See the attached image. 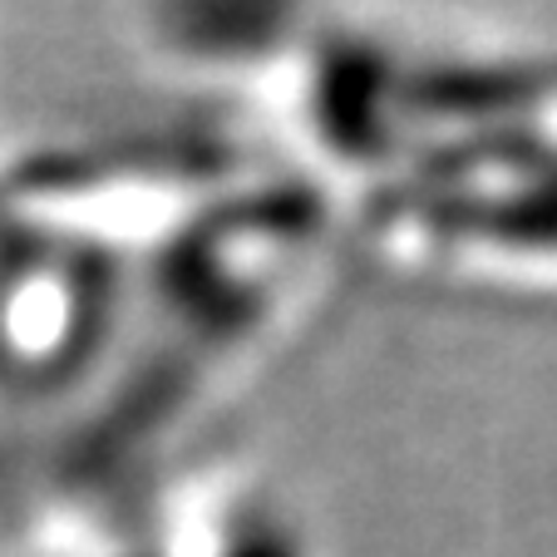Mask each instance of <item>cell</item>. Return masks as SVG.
I'll list each match as a JSON object with an SVG mask.
<instances>
[{"label":"cell","instance_id":"1","mask_svg":"<svg viewBox=\"0 0 557 557\" xmlns=\"http://www.w3.org/2000/svg\"><path fill=\"white\" fill-rule=\"evenodd\" d=\"M370 227L430 272L557 292V99L375 208Z\"/></svg>","mask_w":557,"mask_h":557}]
</instances>
